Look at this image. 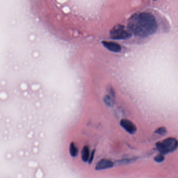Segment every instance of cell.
Returning <instances> with one entry per match:
<instances>
[{
	"instance_id": "6da1fadb",
	"label": "cell",
	"mask_w": 178,
	"mask_h": 178,
	"mask_svg": "<svg viewBox=\"0 0 178 178\" xmlns=\"http://www.w3.org/2000/svg\"><path fill=\"white\" fill-rule=\"evenodd\" d=\"M128 28L135 36L145 38L156 32L157 23L151 13H139L130 17L128 22Z\"/></svg>"
},
{
	"instance_id": "7a4b0ae2",
	"label": "cell",
	"mask_w": 178,
	"mask_h": 178,
	"mask_svg": "<svg viewBox=\"0 0 178 178\" xmlns=\"http://www.w3.org/2000/svg\"><path fill=\"white\" fill-rule=\"evenodd\" d=\"M157 149L163 155L173 152L178 147V140L174 137H168L156 144Z\"/></svg>"
},
{
	"instance_id": "3957f363",
	"label": "cell",
	"mask_w": 178,
	"mask_h": 178,
	"mask_svg": "<svg viewBox=\"0 0 178 178\" xmlns=\"http://www.w3.org/2000/svg\"><path fill=\"white\" fill-rule=\"evenodd\" d=\"M110 36L115 40H123L130 38L131 34L125 29L124 26L118 25L114 27L110 31Z\"/></svg>"
},
{
	"instance_id": "277c9868",
	"label": "cell",
	"mask_w": 178,
	"mask_h": 178,
	"mask_svg": "<svg viewBox=\"0 0 178 178\" xmlns=\"http://www.w3.org/2000/svg\"><path fill=\"white\" fill-rule=\"evenodd\" d=\"M121 127L130 134H134L137 131V127L135 124L128 119H123L120 122Z\"/></svg>"
},
{
	"instance_id": "5b68a950",
	"label": "cell",
	"mask_w": 178,
	"mask_h": 178,
	"mask_svg": "<svg viewBox=\"0 0 178 178\" xmlns=\"http://www.w3.org/2000/svg\"><path fill=\"white\" fill-rule=\"evenodd\" d=\"M114 166L113 163L108 159H103L96 164L95 169L97 170H101L111 168Z\"/></svg>"
},
{
	"instance_id": "8992f818",
	"label": "cell",
	"mask_w": 178,
	"mask_h": 178,
	"mask_svg": "<svg viewBox=\"0 0 178 178\" xmlns=\"http://www.w3.org/2000/svg\"><path fill=\"white\" fill-rule=\"evenodd\" d=\"M102 44L104 47L111 52L118 53L121 50V46L115 42L104 41L102 42Z\"/></svg>"
},
{
	"instance_id": "52a82bcc",
	"label": "cell",
	"mask_w": 178,
	"mask_h": 178,
	"mask_svg": "<svg viewBox=\"0 0 178 178\" xmlns=\"http://www.w3.org/2000/svg\"><path fill=\"white\" fill-rule=\"evenodd\" d=\"M89 157H90V153H89V147L87 146H85L83 148L81 152V158L84 162H87L89 160Z\"/></svg>"
},
{
	"instance_id": "ba28073f",
	"label": "cell",
	"mask_w": 178,
	"mask_h": 178,
	"mask_svg": "<svg viewBox=\"0 0 178 178\" xmlns=\"http://www.w3.org/2000/svg\"><path fill=\"white\" fill-rule=\"evenodd\" d=\"M69 153L70 155L73 157L76 156L78 153V149L73 142L71 143L69 146Z\"/></svg>"
},
{
	"instance_id": "9c48e42d",
	"label": "cell",
	"mask_w": 178,
	"mask_h": 178,
	"mask_svg": "<svg viewBox=\"0 0 178 178\" xmlns=\"http://www.w3.org/2000/svg\"><path fill=\"white\" fill-rule=\"evenodd\" d=\"M104 101L105 102V103L107 105L109 106H111L113 105V102L111 97L108 95L105 96L104 98Z\"/></svg>"
},
{
	"instance_id": "30bf717a",
	"label": "cell",
	"mask_w": 178,
	"mask_h": 178,
	"mask_svg": "<svg viewBox=\"0 0 178 178\" xmlns=\"http://www.w3.org/2000/svg\"><path fill=\"white\" fill-rule=\"evenodd\" d=\"M166 132H167V130H166V128L164 127L159 128L156 130V133L158 135H165Z\"/></svg>"
},
{
	"instance_id": "8fae6325",
	"label": "cell",
	"mask_w": 178,
	"mask_h": 178,
	"mask_svg": "<svg viewBox=\"0 0 178 178\" xmlns=\"http://www.w3.org/2000/svg\"><path fill=\"white\" fill-rule=\"evenodd\" d=\"M164 159H165V157H164V155L160 154L155 157L154 160L157 163H161L162 161H163Z\"/></svg>"
},
{
	"instance_id": "7c38bea8",
	"label": "cell",
	"mask_w": 178,
	"mask_h": 178,
	"mask_svg": "<svg viewBox=\"0 0 178 178\" xmlns=\"http://www.w3.org/2000/svg\"><path fill=\"white\" fill-rule=\"evenodd\" d=\"M94 153H95V151L92 152L91 155V156L89 157V159L88 161H89V163L90 164H91L92 162V161H93V160L94 156Z\"/></svg>"
},
{
	"instance_id": "4fadbf2b",
	"label": "cell",
	"mask_w": 178,
	"mask_h": 178,
	"mask_svg": "<svg viewBox=\"0 0 178 178\" xmlns=\"http://www.w3.org/2000/svg\"><path fill=\"white\" fill-rule=\"evenodd\" d=\"M109 93H111V95L113 96V97L115 96V93H114V91L113 89H110V90H109Z\"/></svg>"
}]
</instances>
